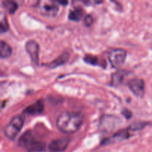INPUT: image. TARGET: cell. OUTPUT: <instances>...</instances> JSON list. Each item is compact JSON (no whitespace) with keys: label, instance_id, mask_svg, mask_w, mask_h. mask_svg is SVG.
I'll list each match as a JSON object with an SVG mask.
<instances>
[{"label":"cell","instance_id":"1","mask_svg":"<svg viewBox=\"0 0 152 152\" xmlns=\"http://www.w3.org/2000/svg\"><path fill=\"white\" fill-rule=\"evenodd\" d=\"M83 123V116L80 112H63L56 120L57 128L65 134L77 132Z\"/></svg>","mask_w":152,"mask_h":152},{"label":"cell","instance_id":"2","mask_svg":"<svg viewBox=\"0 0 152 152\" xmlns=\"http://www.w3.org/2000/svg\"><path fill=\"white\" fill-rule=\"evenodd\" d=\"M19 146L28 152H42L45 150V145L37 140L31 131L25 132L19 140Z\"/></svg>","mask_w":152,"mask_h":152},{"label":"cell","instance_id":"3","mask_svg":"<svg viewBox=\"0 0 152 152\" xmlns=\"http://www.w3.org/2000/svg\"><path fill=\"white\" fill-rule=\"evenodd\" d=\"M25 123V117L23 115H16L10 120V123L4 128V134L7 138L13 140L19 134Z\"/></svg>","mask_w":152,"mask_h":152},{"label":"cell","instance_id":"4","mask_svg":"<svg viewBox=\"0 0 152 152\" xmlns=\"http://www.w3.org/2000/svg\"><path fill=\"white\" fill-rule=\"evenodd\" d=\"M120 125V120L114 115H103L99 120V129L104 133H109Z\"/></svg>","mask_w":152,"mask_h":152},{"label":"cell","instance_id":"5","mask_svg":"<svg viewBox=\"0 0 152 152\" xmlns=\"http://www.w3.org/2000/svg\"><path fill=\"white\" fill-rule=\"evenodd\" d=\"M37 7L40 13L50 17L56 16L59 10V4L56 1H40Z\"/></svg>","mask_w":152,"mask_h":152},{"label":"cell","instance_id":"6","mask_svg":"<svg viewBox=\"0 0 152 152\" xmlns=\"http://www.w3.org/2000/svg\"><path fill=\"white\" fill-rule=\"evenodd\" d=\"M127 57V53L124 49L114 48L108 53V59L114 68H119L124 64Z\"/></svg>","mask_w":152,"mask_h":152},{"label":"cell","instance_id":"7","mask_svg":"<svg viewBox=\"0 0 152 152\" xmlns=\"http://www.w3.org/2000/svg\"><path fill=\"white\" fill-rule=\"evenodd\" d=\"M129 87L132 93L138 97H142L145 94V83L138 78L132 79L129 81Z\"/></svg>","mask_w":152,"mask_h":152},{"label":"cell","instance_id":"8","mask_svg":"<svg viewBox=\"0 0 152 152\" xmlns=\"http://www.w3.org/2000/svg\"><path fill=\"white\" fill-rule=\"evenodd\" d=\"M25 50L31 57L33 63L34 65H38L39 53V46L38 43L34 40H30L25 45Z\"/></svg>","mask_w":152,"mask_h":152},{"label":"cell","instance_id":"9","mask_svg":"<svg viewBox=\"0 0 152 152\" xmlns=\"http://www.w3.org/2000/svg\"><path fill=\"white\" fill-rule=\"evenodd\" d=\"M69 145V139L67 137H61L51 141L48 145V149L50 152H62L68 148Z\"/></svg>","mask_w":152,"mask_h":152},{"label":"cell","instance_id":"10","mask_svg":"<svg viewBox=\"0 0 152 152\" xmlns=\"http://www.w3.org/2000/svg\"><path fill=\"white\" fill-rule=\"evenodd\" d=\"M43 111H44V102L42 100H38L32 105L27 107L24 110V113L30 115H37V114H42Z\"/></svg>","mask_w":152,"mask_h":152},{"label":"cell","instance_id":"11","mask_svg":"<svg viewBox=\"0 0 152 152\" xmlns=\"http://www.w3.org/2000/svg\"><path fill=\"white\" fill-rule=\"evenodd\" d=\"M129 75V72L126 71H119L114 73L111 77V83L114 86H120L123 83L126 77Z\"/></svg>","mask_w":152,"mask_h":152},{"label":"cell","instance_id":"12","mask_svg":"<svg viewBox=\"0 0 152 152\" xmlns=\"http://www.w3.org/2000/svg\"><path fill=\"white\" fill-rule=\"evenodd\" d=\"M69 54L68 53H64L62 55L57 57L56 59H55L53 62H50V64H48V66L50 68H56V67L61 66L62 65H65L69 59Z\"/></svg>","mask_w":152,"mask_h":152},{"label":"cell","instance_id":"13","mask_svg":"<svg viewBox=\"0 0 152 152\" xmlns=\"http://www.w3.org/2000/svg\"><path fill=\"white\" fill-rule=\"evenodd\" d=\"M12 54V48L6 42L0 40V58L7 59Z\"/></svg>","mask_w":152,"mask_h":152},{"label":"cell","instance_id":"14","mask_svg":"<svg viewBox=\"0 0 152 152\" xmlns=\"http://www.w3.org/2000/svg\"><path fill=\"white\" fill-rule=\"evenodd\" d=\"M129 137H130V131H129V129H125V130L120 131L117 133H116L108 142H111V141H114V142L121 141L123 140L128 139Z\"/></svg>","mask_w":152,"mask_h":152},{"label":"cell","instance_id":"15","mask_svg":"<svg viewBox=\"0 0 152 152\" xmlns=\"http://www.w3.org/2000/svg\"><path fill=\"white\" fill-rule=\"evenodd\" d=\"M83 11L80 7H77L71 10L68 15V19L72 21H80L83 18Z\"/></svg>","mask_w":152,"mask_h":152},{"label":"cell","instance_id":"16","mask_svg":"<svg viewBox=\"0 0 152 152\" xmlns=\"http://www.w3.org/2000/svg\"><path fill=\"white\" fill-rule=\"evenodd\" d=\"M9 25L6 15L0 12V34H3L8 31Z\"/></svg>","mask_w":152,"mask_h":152},{"label":"cell","instance_id":"17","mask_svg":"<svg viewBox=\"0 0 152 152\" xmlns=\"http://www.w3.org/2000/svg\"><path fill=\"white\" fill-rule=\"evenodd\" d=\"M2 5L4 8L10 13H14V12L17 10L18 5L15 1H4L2 2Z\"/></svg>","mask_w":152,"mask_h":152},{"label":"cell","instance_id":"18","mask_svg":"<svg viewBox=\"0 0 152 152\" xmlns=\"http://www.w3.org/2000/svg\"><path fill=\"white\" fill-rule=\"evenodd\" d=\"M84 60L86 61L87 63L90 64V65H96L98 62V59L96 57V56H93V55H90V54H88L85 56L84 58Z\"/></svg>","mask_w":152,"mask_h":152},{"label":"cell","instance_id":"19","mask_svg":"<svg viewBox=\"0 0 152 152\" xmlns=\"http://www.w3.org/2000/svg\"><path fill=\"white\" fill-rule=\"evenodd\" d=\"M84 22L85 24H86V26H91L94 22L93 17H92L91 15H87V16H86V17H85Z\"/></svg>","mask_w":152,"mask_h":152},{"label":"cell","instance_id":"20","mask_svg":"<svg viewBox=\"0 0 152 152\" xmlns=\"http://www.w3.org/2000/svg\"><path fill=\"white\" fill-rule=\"evenodd\" d=\"M123 114L125 116V117H126V118H127V119L131 118V117H132V112H131V111H129V110H128V109L123 110Z\"/></svg>","mask_w":152,"mask_h":152}]
</instances>
